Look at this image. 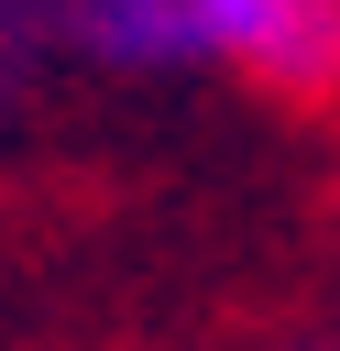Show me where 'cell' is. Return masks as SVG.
Returning <instances> with one entry per match:
<instances>
[{
  "instance_id": "cell-2",
  "label": "cell",
  "mask_w": 340,
  "mask_h": 351,
  "mask_svg": "<svg viewBox=\"0 0 340 351\" xmlns=\"http://www.w3.org/2000/svg\"><path fill=\"white\" fill-rule=\"evenodd\" d=\"M55 22H66L77 55H99V66H186V55H197L186 0H55Z\"/></svg>"
},
{
  "instance_id": "cell-3",
  "label": "cell",
  "mask_w": 340,
  "mask_h": 351,
  "mask_svg": "<svg viewBox=\"0 0 340 351\" xmlns=\"http://www.w3.org/2000/svg\"><path fill=\"white\" fill-rule=\"evenodd\" d=\"M44 33H55V0H0V132H11V121H22V99H33Z\"/></svg>"
},
{
  "instance_id": "cell-1",
  "label": "cell",
  "mask_w": 340,
  "mask_h": 351,
  "mask_svg": "<svg viewBox=\"0 0 340 351\" xmlns=\"http://www.w3.org/2000/svg\"><path fill=\"white\" fill-rule=\"evenodd\" d=\"M186 22H197V55H241L274 88H329V55H340L329 0H186Z\"/></svg>"
}]
</instances>
